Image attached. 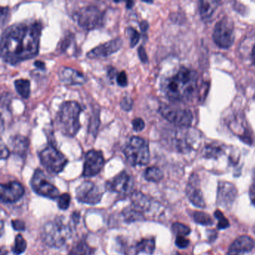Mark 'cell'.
<instances>
[{"mask_svg":"<svg viewBox=\"0 0 255 255\" xmlns=\"http://www.w3.org/2000/svg\"><path fill=\"white\" fill-rule=\"evenodd\" d=\"M42 26L38 21L15 23L2 32L1 58L5 63L16 65L33 59L39 52Z\"/></svg>","mask_w":255,"mask_h":255,"instance_id":"1","label":"cell"},{"mask_svg":"<svg viewBox=\"0 0 255 255\" xmlns=\"http://www.w3.org/2000/svg\"><path fill=\"white\" fill-rule=\"evenodd\" d=\"M196 73L186 68H181L176 74L165 79L162 89L168 99L172 101H187L195 95L197 89Z\"/></svg>","mask_w":255,"mask_h":255,"instance_id":"2","label":"cell"},{"mask_svg":"<svg viewBox=\"0 0 255 255\" xmlns=\"http://www.w3.org/2000/svg\"><path fill=\"white\" fill-rule=\"evenodd\" d=\"M83 109L76 101H66L61 105L57 115L59 130L63 135L74 137L80 130V117Z\"/></svg>","mask_w":255,"mask_h":255,"instance_id":"3","label":"cell"},{"mask_svg":"<svg viewBox=\"0 0 255 255\" xmlns=\"http://www.w3.org/2000/svg\"><path fill=\"white\" fill-rule=\"evenodd\" d=\"M42 240L50 247L61 248L72 236V228L59 217L47 222L42 231Z\"/></svg>","mask_w":255,"mask_h":255,"instance_id":"4","label":"cell"},{"mask_svg":"<svg viewBox=\"0 0 255 255\" xmlns=\"http://www.w3.org/2000/svg\"><path fill=\"white\" fill-rule=\"evenodd\" d=\"M127 162L131 166H144L150 159V150L147 141L138 136L131 137L124 149Z\"/></svg>","mask_w":255,"mask_h":255,"instance_id":"5","label":"cell"},{"mask_svg":"<svg viewBox=\"0 0 255 255\" xmlns=\"http://www.w3.org/2000/svg\"><path fill=\"white\" fill-rule=\"evenodd\" d=\"M79 26L86 30L100 29L104 24V13L95 5H89L80 8L74 15Z\"/></svg>","mask_w":255,"mask_h":255,"instance_id":"6","label":"cell"},{"mask_svg":"<svg viewBox=\"0 0 255 255\" xmlns=\"http://www.w3.org/2000/svg\"><path fill=\"white\" fill-rule=\"evenodd\" d=\"M39 158L44 168L53 174L62 172L68 164L66 156L51 144L39 153Z\"/></svg>","mask_w":255,"mask_h":255,"instance_id":"7","label":"cell"},{"mask_svg":"<svg viewBox=\"0 0 255 255\" xmlns=\"http://www.w3.org/2000/svg\"><path fill=\"white\" fill-rule=\"evenodd\" d=\"M31 186L35 193L41 196L55 200L59 198V191L53 183L47 179L44 173L41 170H35L32 179Z\"/></svg>","mask_w":255,"mask_h":255,"instance_id":"8","label":"cell"},{"mask_svg":"<svg viewBox=\"0 0 255 255\" xmlns=\"http://www.w3.org/2000/svg\"><path fill=\"white\" fill-rule=\"evenodd\" d=\"M214 42L221 48H229L234 41V24L228 18L222 19L216 23L213 31Z\"/></svg>","mask_w":255,"mask_h":255,"instance_id":"9","label":"cell"},{"mask_svg":"<svg viewBox=\"0 0 255 255\" xmlns=\"http://www.w3.org/2000/svg\"><path fill=\"white\" fill-rule=\"evenodd\" d=\"M103 192L98 186L90 181L82 183L76 191V198L83 204L95 205L101 201Z\"/></svg>","mask_w":255,"mask_h":255,"instance_id":"10","label":"cell"},{"mask_svg":"<svg viewBox=\"0 0 255 255\" xmlns=\"http://www.w3.org/2000/svg\"><path fill=\"white\" fill-rule=\"evenodd\" d=\"M159 111L162 117L175 126L188 127L193 120V116L189 110H173L166 106H162Z\"/></svg>","mask_w":255,"mask_h":255,"instance_id":"11","label":"cell"},{"mask_svg":"<svg viewBox=\"0 0 255 255\" xmlns=\"http://www.w3.org/2000/svg\"><path fill=\"white\" fill-rule=\"evenodd\" d=\"M105 163L104 155L101 151L92 150L88 152L85 159L83 175L85 177H92L101 172Z\"/></svg>","mask_w":255,"mask_h":255,"instance_id":"12","label":"cell"},{"mask_svg":"<svg viewBox=\"0 0 255 255\" xmlns=\"http://www.w3.org/2000/svg\"><path fill=\"white\" fill-rule=\"evenodd\" d=\"M133 186V180L126 171H122L106 183V187L108 190L120 195L131 193Z\"/></svg>","mask_w":255,"mask_h":255,"instance_id":"13","label":"cell"},{"mask_svg":"<svg viewBox=\"0 0 255 255\" xmlns=\"http://www.w3.org/2000/svg\"><path fill=\"white\" fill-rule=\"evenodd\" d=\"M237 196V189L229 182H219L217 189V204L224 208H230Z\"/></svg>","mask_w":255,"mask_h":255,"instance_id":"14","label":"cell"},{"mask_svg":"<svg viewBox=\"0 0 255 255\" xmlns=\"http://www.w3.org/2000/svg\"><path fill=\"white\" fill-rule=\"evenodd\" d=\"M122 45L123 41L122 38H115L92 49L87 53V57L92 59L108 57L119 51Z\"/></svg>","mask_w":255,"mask_h":255,"instance_id":"15","label":"cell"},{"mask_svg":"<svg viewBox=\"0 0 255 255\" xmlns=\"http://www.w3.org/2000/svg\"><path fill=\"white\" fill-rule=\"evenodd\" d=\"M25 189L23 185L18 182L12 181L1 185L0 198L3 203L17 202L24 195Z\"/></svg>","mask_w":255,"mask_h":255,"instance_id":"16","label":"cell"},{"mask_svg":"<svg viewBox=\"0 0 255 255\" xmlns=\"http://www.w3.org/2000/svg\"><path fill=\"white\" fill-rule=\"evenodd\" d=\"M186 193L188 199L195 207L198 208H204L206 207V203L201 186H200L199 180L195 174L191 176L188 182Z\"/></svg>","mask_w":255,"mask_h":255,"instance_id":"17","label":"cell"},{"mask_svg":"<svg viewBox=\"0 0 255 255\" xmlns=\"http://www.w3.org/2000/svg\"><path fill=\"white\" fill-rule=\"evenodd\" d=\"M59 78L62 83L69 86H82L87 81L84 74L68 67H64L60 70Z\"/></svg>","mask_w":255,"mask_h":255,"instance_id":"18","label":"cell"},{"mask_svg":"<svg viewBox=\"0 0 255 255\" xmlns=\"http://www.w3.org/2000/svg\"><path fill=\"white\" fill-rule=\"evenodd\" d=\"M255 242L249 236H241L231 245L228 249V255H239L251 252L255 248Z\"/></svg>","mask_w":255,"mask_h":255,"instance_id":"19","label":"cell"},{"mask_svg":"<svg viewBox=\"0 0 255 255\" xmlns=\"http://www.w3.org/2000/svg\"><path fill=\"white\" fill-rule=\"evenodd\" d=\"M11 146L14 153L23 156L29 147V141L23 135H17L11 138Z\"/></svg>","mask_w":255,"mask_h":255,"instance_id":"20","label":"cell"},{"mask_svg":"<svg viewBox=\"0 0 255 255\" xmlns=\"http://www.w3.org/2000/svg\"><path fill=\"white\" fill-rule=\"evenodd\" d=\"M95 252V249L90 247L85 239H82L73 246L69 255H94Z\"/></svg>","mask_w":255,"mask_h":255,"instance_id":"21","label":"cell"},{"mask_svg":"<svg viewBox=\"0 0 255 255\" xmlns=\"http://www.w3.org/2000/svg\"><path fill=\"white\" fill-rule=\"evenodd\" d=\"M155 246H156V243H155L154 239H143L135 245V254L138 255L141 252H144L147 255H152L154 252Z\"/></svg>","mask_w":255,"mask_h":255,"instance_id":"22","label":"cell"},{"mask_svg":"<svg viewBox=\"0 0 255 255\" xmlns=\"http://www.w3.org/2000/svg\"><path fill=\"white\" fill-rule=\"evenodd\" d=\"M218 2L216 1H201L200 4V13L204 20H209L216 11Z\"/></svg>","mask_w":255,"mask_h":255,"instance_id":"23","label":"cell"},{"mask_svg":"<svg viewBox=\"0 0 255 255\" xmlns=\"http://www.w3.org/2000/svg\"><path fill=\"white\" fill-rule=\"evenodd\" d=\"M14 87L16 91L22 98L27 99L30 96V83L29 80L20 79L14 81Z\"/></svg>","mask_w":255,"mask_h":255,"instance_id":"24","label":"cell"},{"mask_svg":"<svg viewBox=\"0 0 255 255\" xmlns=\"http://www.w3.org/2000/svg\"><path fill=\"white\" fill-rule=\"evenodd\" d=\"M122 215L127 222H136L144 219V214L134 208L132 206H129L128 208L125 209L122 212Z\"/></svg>","mask_w":255,"mask_h":255,"instance_id":"25","label":"cell"},{"mask_svg":"<svg viewBox=\"0 0 255 255\" xmlns=\"http://www.w3.org/2000/svg\"><path fill=\"white\" fill-rule=\"evenodd\" d=\"M144 176L147 181L156 183L163 178V173L158 167L152 166L145 170Z\"/></svg>","mask_w":255,"mask_h":255,"instance_id":"26","label":"cell"},{"mask_svg":"<svg viewBox=\"0 0 255 255\" xmlns=\"http://www.w3.org/2000/svg\"><path fill=\"white\" fill-rule=\"evenodd\" d=\"M193 219L196 223L201 225H212L213 224V219L211 216L204 212H194Z\"/></svg>","mask_w":255,"mask_h":255,"instance_id":"27","label":"cell"},{"mask_svg":"<svg viewBox=\"0 0 255 255\" xmlns=\"http://www.w3.org/2000/svg\"><path fill=\"white\" fill-rule=\"evenodd\" d=\"M26 242L24 240L21 234H18L16 236L15 242H14V246L12 247V252L15 255H20L26 251Z\"/></svg>","mask_w":255,"mask_h":255,"instance_id":"28","label":"cell"},{"mask_svg":"<svg viewBox=\"0 0 255 255\" xmlns=\"http://www.w3.org/2000/svg\"><path fill=\"white\" fill-rule=\"evenodd\" d=\"M173 232L176 237H186L190 234V228L180 222H175L172 225Z\"/></svg>","mask_w":255,"mask_h":255,"instance_id":"29","label":"cell"},{"mask_svg":"<svg viewBox=\"0 0 255 255\" xmlns=\"http://www.w3.org/2000/svg\"><path fill=\"white\" fill-rule=\"evenodd\" d=\"M126 30L127 34L129 36V46H130L131 48H134L138 44L140 38H141L140 34L138 33V31L135 30L132 27L127 28Z\"/></svg>","mask_w":255,"mask_h":255,"instance_id":"30","label":"cell"},{"mask_svg":"<svg viewBox=\"0 0 255 255\" xmlns=\"http://www.w3.org/2000/svg\"><path fill=\"white\" fill-rule=\"evenodd\" d=\"M215 217L218 220L217 228L219 230L226 229L230 226L229 221L225 217V215L220 210H217L215 211Z\"/></svg>","mask_w":255,"mask_h":255,"instance_id":"31","label":"cell"},{"mask_svg":"<svg viewBox=\"0 0 255 255\" xmlns=\"http://www.w3.org/2000/svg\"><path fill=\"white\" fill-rule=\"evenodd\" d=\"M71 195L68 193H64L59 196L58 200V206L61 210H67L71 204Z\"/></svg>","mask_w":255,"mask_h":255,"instance_id":"32","label":"cell"},{"mask_svg":"<svg viewBox=\"0 0 255 255\" xmlns=\"http://www.w3.org/2000/svg\"><path fill=\"white\" fill-rule=\"evenodd\" d=\"M132 129L135 132H141L145 128V124L141 118H137L132 122Z\"/></svg>","mask_w":255,"mask_h":255,"instance_id":"33","label":"cell"},{"mask_svg":"<svg viewBox=\"0 0 255 255\" xmlns=\"http://www.w3.org/2000/svg\"><path fill=\"white\" fill-rule=\"evenodd\" d=\"M116 82L118 85L121 87H126L128 84V76H127L125 71H122V72L118 74L117 77H116Z\"/></svg>","mask_w":255,"mask_h":255,"instance_id":"34","label":"cell"},{"mask_svg":"<svg viewBox=\"0 0 255 255\" xmlns=\"http://www.w3.org/2000/svg\"><path fill=\"white\" fill-rule=\"evenodd\" d=\"M120 105L122 110L126 112L129 111V110H132V105H133L132 98H129V97H125L121 101Z\"/></svg>","mask_w":255,"mask_h":255,"instance_id":"35","label":"cell"},{"mask_svg":"<svg viewBox=\"0 0 255 255\" xmlns=\"http://www.w3.org/2000/svg\"><path fill=\"white\" fill-rule=\"evenodd\" d=\"M175 244L180 249H186L189 246V241L186 237H176Z\"/></svg>","mask_w":255,"mask_h":255,"instance_id":"36","label":"cell"},{"mask_svg":"<svg viewBox=\"0 0 255 255\" xmlns=\"http://www.w3.org/2000/svg\"><path fill=\"white\" fill-rule=\"evenodd\" d=\"M249 197L252 204L255 206V169L254 170L253 176H252V182L249 189Z\"/></svg>","mask_w":255,"mask_h":255,"instance_id":"37","label":"cell"},{"mask_svg":"<svg viewBox=\"0 0 255 255\" xmlns=\"http://www.w3.org/2000/svg\"><path fill=\"white\" fill-rule=\"evenodd\" d=\"M138 58L143 63H147L148 62V57H147V53H146L145 49L142 46H140L138 49Z\"/></svg>","mask_w":255,"mask_h":255,"instance_id":"38","label":"cell"},{"mask_svg":"<svg viewBox=\"0 0 255 255\" xmlns=\"http://www.w3.org/2000/svg\"><path fill=\"white\" fill-rule=\"evenodd\" d=\"M11 224H12L13 228H14V230L16 231H24L26 229V227H25L24 222L21 220H13L11 222Z\"/></svg>","mask_w":255,"mask_h":255,"instance_id":"39","label":"cell"},{"mask_svg":"<svg viewBox=\"0 0 255 255\" xmlns=\"http://www.w3.org/2000/svg\"><path fill=\"white\" fill-rule=\"evenodd\" d=\"M8 15V8L2 7V8H1V24H2V26H3L4 23H5V20H6Z\"/></svg>","mask_w":255,"mask_h":255,"instance_id":"40","label":"cell"},{"mask_svg":"<svg viewBox=\"0 0 255 255\" xmlns=\"http://www.w3.org/2000/svg\"><path fill=\"white\" fill-rule=\"evenodd\" d=\"M118 73L117 70L115 68H110L108 69V71H107V75H108L109 78L110 79V80H113V79L116 78L118 76Z\"/></svg>","mask_w":255,"mask_h":255,"instance_id":"41","label":"cell"},{"mask_svg":"<svg viewBox=\"0 0 255 255\" xmlns=\"http://www.w3.org/2000/svg\"><path fill=\"white\" fill-rule=\"evenodd\" d=\"M10 152L7 147H2V150H1V159H5L8 157L9 156Z\"/></svg>","mask_w":255,"mask_h":255,"instance_id":"42","label":"cell"},{"mask_svg":"<svg viewBox=\"0 0 255 255\" xmlns=\"http://www.w3.org/2000/svg\"><path fill=\"white\" fill-rule=\"evenodd\" d=\"M139 27L140 29H141V32H147L149 28L148 23H147L146 20H143V21H141V23H139Z\"/></svg>","mask_w":255,"mask_h":255,"instance_id":"43","label":"cell"},{"mask_svg":"<svg viewBox=\"0 0 255 255\" xmlns=\"http://www.w3.org/2000/svg\"><path fill=\"white\" fill-rule=\"evenodd\" d=\"M34 65L37 68L40 70H45V63L41 62V61H35L34 62Z\"/></svg>","mask_w":255,"mask_h":255,"instance_id":"44","label":"cell"},{"mask_svg":"<svg viewBox=\"0 0 255 255\" xmlns=\"http://www.w3.org/2000/svg\"><path fill=\"white\" fill-rule=\"evenodd\" d=\"M134 3H135V2H132V1H128V2H127V8H132V6H133Z\"/></svg>","mask_w":255,"mask_h":255,"instance_id":"45","label":"cell"},{"mask_svg":"<svg viewBox=\"0 0 255 255\" xmlns=\"http://www.w3.org/2000/svg\"><path fill=\"white\" fill-rule=\"evenodd\" d=\"M252 57H253L254 61L255 62V46L254 47L253 51H252Z\"/></svg>","mask_w":255,"mask_h":255,"instance_id":"46","label":"cell"},{"mask_svg":"<svg viewBox=\"0 0 255 255\" xmlns=\"http://www.w3.org/2000/svg\"><path fill=\"white\" fill-rule=\"evenodd\" d=\"M172 255H182L181 254L179 253V252H174Z\"/></svg>","mask_w":255,"mask_h":255,"instance_id":"47","label":"cell"}]
</instances>
